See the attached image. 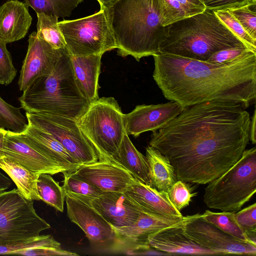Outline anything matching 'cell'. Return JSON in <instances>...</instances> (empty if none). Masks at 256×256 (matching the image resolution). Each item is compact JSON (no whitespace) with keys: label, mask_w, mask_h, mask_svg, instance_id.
<instances>
[{"label":"cell","mask_w":256,"mask_h":256,"mask_svg":"<svg viewBox=\"0 0 256 256\" xmlns=\"http://www.w3.org/2000/svg\"><path fill=\"white\" fill-rule=\"evenodd\" d=\"M152 77L164 98L184 107L222 100L247 108L256 98V54L220 65L178 56H152Z\"/></svg>","instance_id":"2"},{"label":"cell","mask_w":256,"mask_h":256,"mask_svg":"<svg viewBox=\"0 0 256 256\" xmlns=\"http://www.w3.org/2000/svg\"><path fill=\"white\" fill-rule=\"evenodd\" d=\"M0 168L10 176L18 191L26 198L40 200L36 182L40 174L26 168L18 162L5 156L0 159Z\"/></svg>","instance_id":"26"},{"label":"cell","mask_w":256,"mask_h":256,"mask_svg":"<svg viewBox=\"0 0 256 256\" xmlns=\"http://www.w3.org/2000/svg\"><path fill=\"white\" fill-rule=\"evenodd\" d=\"M184 108L173 101L136 106L132 112L124 114L126 133L128 136L138 137L144 132L160 129L178 116Z\"/></svg>","instance_id":"17"},{"label":"cell","mask_w":256,"mask_h":256,"mask_svg":"<svg viewBox=\"0 0 256 256\" xmlns=\"http://www.w3.org/2000/svg\"><path fill=\"white\" fill-rule=\"evenodd\" d=\"M214 11L220 20L244 42L246 48L256 52V40L253 39L246 32L228 10Z\"/></svg>","instance_id":"34"},{"label":"cell","mask_w":256,"mask_h":256,"mask_svg":"<svg viewBox=\"0 0 256 256\" xmlns=\"http://www.w3.org/2000/svg\"><path fill=\"white\" fill-rule=\"evenodd\" d=\"M168 198L179 212L189 205L191 198L196 194L192 193L191 188L186 182L178 180L168 192Z\"/></svg>","instance_id":"37"},{"label":"cell","mask_w":256,"mask_h":256,"mask_svg":"<svg viewBox=\"0 0 256 256\" xmlns=\"http://www.w3.org/2000/svg\"><path fill=\"white\" fill-rule=\"evenodd\" d=\"M85 197L112 228L132 224L144 211L124 192H106L97 198Z\"/></svg>","instance_id":"18"},{"label":"cell","mask_w":256,"mask_h":256,"mask_svg":"<svg viewBox=\"0 0 256 256\" xmlns=\"http://www.w3.org/2000/svg\"><path fill=\"white\" fill-rule=\"evenodd\" d=\"M112 158L128 170L136 178L150 186L146 157L136 148L127 134Z\"/></svg>","instance_id":"25"},{"label":"cell","mask_w":256,"mask_h":256,"mask_svg":"<svg viewBox=\"0 0 256 256\" xmlns=\"http://www.w3.org/2000/svg\"><path fill=\"white\" fill-rule=\"evenodd\" d=\"M100 6V8H107L117 0H97Z\"/></svg>","instance_id":"47"},{"label":"cell","mask_w":256,"mask_h":256,"mask_svg":"<svg viewBox=\"0 0 256 256\" xmlns=\"http://www.w3.org/2000/svg\"><path fill=\"white\" fill-rule=\"evenodd\" d=\"M182 6L186 18L201 13L206 6L201 0H178Z\"/></svg>","instance_id":"43"},{"label":"cell","mask_w":256,"mask_h":256,"mask_svg":"<svg viewBox=\"0 0 256 256\" xmlns=\"http://www.w3.org/2000/svg\"><path fill=\"white\" fill-rule=\"evenodd\" d=\"M6 44L0 40V84L6 86L12 82L17 73Z\"/></svg>","instance_id":"40"},{"label":"cell","mask_w":256,"mask_h":256,"mask_svg":"<svg viewBox=\"0 0 256 256\" xmlns=\"http://www.w3.org/2000/svg\"><path fill=\"white\" fill-rule=\"evenodd\" d=\"M7 130L0 126V159L4 157L2 150L4 146V140Z\"/></svg>","instance_id":"46"},{"label":"cell","mask_w":256,"mask_h":256,"mask_svg":"<svg viewBox=\"0 0 256 256\" xmlns=\"http://www.w3.org/2000/svg\"><path fill=\"white\" fill-rule=\"evenodd\" d=\"M72 172L103 192H124L138 180L112 158L80 166Z\"/></svg>","instance_id":"14"},{"label":"cell","mask_w":256,"mask_h":256,"mask_svg":"<svg viewBox=\"0 0 256 256\" xmlns=\"http://www.w3.org/2000/svg\"><path fill=\"white\" fill-rule=\"evenodd\" d=\"M2 152L4 156L38 174L54 175L68 172L65 167L32 146L21 133L7 130Z\"/></svg>","instance_id":"15"},{"label":"cell","mask_w":256,"mask_h":256,"mask_svg":"<svg viewBox=\"0 0 256 256\" xmlns=\"http://www.w3.org/2000/svg\"><path fill=\"white\" fill-rule=\"evenodd\" d=\"M240 102L214 100L185 107L152 132L149 146L166 156L178 180L208 184L241 158L250 141V118Z\"/></svg>","instance_id":"1"},{"label":"cell","mask_w":256,"mask_h":256,"mask_svg":"<svg viewBox=\"0 0 256 256\" xmlns=\"http://www.w3.org/2000/svg\"><path fill=\"white\" fill-rule=\"evenodd\" d=\"M256 53L246 47L230 48L215 52L207 62L220 65H230L236 63Z\"/></svg>","instance_id":"36"},{"label":"cell","mask_w":256,"mask_h":256,"mask_svg":"<svg viewBox=\"0 0 256 256\" xmlns=\"http://www.w3.org/2000/svg\"><path fill=\"white\" fill-rule=\"evenodd\" d=\"M66 48H54L36 32L31 33L18 80L20 90L24 92L36 78L50 74Z\"/></svg>","instance_id":"16"},{"label":"cell","mask_w":256,"mask_h":256,"mask_svg":"<svg viewBox=\"0 0 256 256\" xmlns=\"http://www.w3.org/2000/svg\"><path fill=\"white\" fill-rule=\"evenodd\" d=\"M26 116L28 124L52 134L80 166L98 160L97 152L80 130L76 120L46 112H26Z\"/></svg>","instance_id":"10"},{"label":"cell","mask_w":256,"mask_h":256,"mask_svg":"<svg viewBox=\"0 0 256 256\" xmlns=\"http://www.w3.org/2000/svg\"><path fill=\"white\" fill-rule=\"evenodd\" d=\"M203 196L209 208L236 212L256 192V148L245 150L239 160L208 184Z\"/></svg>","instance_id":"6"},{"label":"cell","mask_w":256,"mask_h":256,"mask_svg":"<svg viewBox=\"0 0 256 256\" xmlns=\"http://www.w3.org/2000/svg\"><path fill=\"white\" fill-rule=\"evenodd\" d=\"M162 24L165 26L186 18L178 0H159Z\"/></svg>","instance_id":"39"},{"label":"cell","mask_w":256,"mask_h":256,"mask_svg":"<svg viewBox=\"0 0 256 256\" xmlns=\"http://www.w3.org/2000/svg\"><path fill=\"white\" fill-rule=\"evenodd\" d=\"M206 9L212 10H230L240 7L254 0H201Z\"/></svg>","instance_id":"41"},{"label":"cell","mask_w":256,"mask_h":256,"mask_svg":"<svg viewBox=\"0 0 256 256\" xmlns=\"http://www.w3.org/2000/svg\"><path fill=\"white\" fill-rule=\"evenodd\" d=\"M12 184V180L0 172V192L8 189Z\"/></svg>","instance_id":"45"},{"label":"cell","mask_w":256,"mask_h":256,"mask_svg":"<svg viewBox=\"0 0 256 256\" xmlns=\"http://www.w3.org/2000/svg\"><path fill=\"white\" fill-rule=\"evenodd\" d=\"M32 18L28 6L18 0H9L0 7V40L7 44L27 34Z\"/></svg>","instance_id":"20"},{"label":"cell","mask_w":256,"mask_h":256,"mask_svg":"<svg viewBox=\"0 0 256 256\" xmlns=\"http://www.w3.org/2000/svg\"><path fill=\"white\" fill-rule=\"evenodd\" d=\"M235 212L238 223L246 233L249 241L256 244V204Z\"/></svg>","instance_id":"38"},{"label":"cell","mask_w":256,"mask_h":256,"mask_svg":"<svg viewBox=\"0 0 256 256\" xmlns=\"http://www.w3.org/2000/svg\"><path fill=\"white\" fill-rule=\"evenodd\" d=\"M102 55L72 56L76 84L83 96L91 102L98 98V79Z\"/></svg>","instance_id":"22"},{"label":"cell","mask_w":256,"mask_h":256,"mask_svg":"<svg viewBox=\"0 0 256 256\" xmlns=\"http://www.w3.org/2000/svg\"><path fill=\"white\" fill-rule=\"evenodd\" d=\"M21 134L32 146L68 172L74 171L80 166L60 142L44 130L28 124L26 130Z\"/></svg>","instance_id":"23"},{"label":"cell","mask_w":256,"mask_h":256,"mask_svg":"<svg viewBox=\"0 0 256 256\" xmlns=\"http://www.w3.org/2000/svg\"><path fill=\"white\" fill-rule=\"evenodd\" d=\"M146 154L150 186L168 193L178 180L173 166L166 156L150 146L146 148Z\"/></svg>","instance_id":"24"},{"label":"cell","mask_w":256,"mask_h":256,"mask_svg":"<svg viewBox=\"0 0 256 256\" xmlns=\"http://www.w3.org/2000/svg\"><path fill=\"white\" fill-rule=\"evenodd\" d=\"M76 121L98 159L112 158L126 134L124 114L112 97H102L90 102Z\"/></svg>","instance_id":"7"},{"label":"cell","mask_w":256,"mask_h":256,"mask_svg":"<svg viewBox=\"0 0 256 256\" xmlns=\"http://www.w3.org/2000/svg\"><path fill=\"white\" fill-rule=\"evenodd\" d=\"M62 174L64 179L62 186L65 192L91 198H97L103 192L96 187L74 174L72 172H64Z\"/></svg>","instance_id":"33"},{"label":"cell","mask_w":256,"mask_h":256,"mask_svg":"<svg viewBox=\"0 0 256 256\" xmlns=\"http://www.w3.org/2000/svg\"><path fill=\"white\" fill-rule=\"evenodd\" d=\"M33 204L17 188L0 192V246L30 240L50 228L37 214Z\"/></svg>","instance_id":"8"},{"label":"cell","mask_w":256,"mask_h":256,"mask_svg":"<svg viewBox=\"0 0 256 256\" xmlns=\"http://www.w3.org/2000/svg\"><path fill=\"white\" fill-rule=\"evenodd\" d=\"M18 100L26 112L52 114L76 120L90 103L76 84L66 48L51 72L36 78Z\"/></svg>","instance_id":"5"},{"label":"cell","mask_w":256,"mask_h":256,"mask_svg":"<svg viewBox=\"0 0 256 256\" xmlns=\"http://www.w3.org/2000/svg\"><path fill=\"white\" fill-rule=\"evenodd\" d=\"M182 221L150 234L148 238L150 248L168 254L218 255L216 252L202 247L188 236L184 230Z\"/></svg>","instance_id":"19"},{"label":"cell","mask_w":256,"mask_h":256,"mask_svg":"<svg viewBox=\"0 0 256 256\" xmlns=\"http://www.w3.org/2000/svg\"><path fill=\"white\" fill-rule=\"evenodd\" d=\"M124 193L140 208L152 214L160 216H182L170 202L167 192H159L138 180Z\"/></svg>","instance_id":"21"},{"label":"cell","mask_w":256,"mask_h":256,"mask_svg":"<svg viewBox=\"0 0 256 256\" xmlns=\"http://www.w3.org/2000/svg\"><path fill=\"white\" fill-rule=\"evenodd\" d=\"M37 190L40 200L60 212H64L66 193L50 174H40L36 182Z\"/></svg>","instance_id":"27"},{"label":"cell","mask_w":256,"mask_h":256,"mask_svg":"<svg viewBox=\"0 0 256 256\" xmlns=\"http://www.w3.org/2000/svg\"><path fill=\"white\" fill-rule=\"evenodd\" d=\"M20 108L14 107L0 96V126L16 133L26 130L28 122Z\"/></svg>","instance_id":"31"},{"label":"cell","mask_w":256,"mask_h":256,"mask_svg":"<svg viewBox=\"0 0 256 256\" xmlns=\"http://www.w3.org/2000/svg\"><path fill=\"white\" fill-rule=\"evenodd\" d=\"M166 28V37L160 44L158 53L207 62L220 50L246 47L210 10L182 19Z\"/></svg>","instance_id":"4"},{"label":"cell","mask_w":256,"mask_h":256,"mask_svg":"<svg viewBox=\"0 0 256 256\" xmlns=\"http://www.w3.org/2000/svg\"><path fill=\"white\" fill-rule=\"evenodd\" d=\"M58 25L72 56H102L116 48L106 8L84 18L59 22Z\"/></svg>","instance_id":"9"},{"label":"cell","mask_w":256,"mask_h":256,"mask_svg":"<svg viewBox=\"0 0 256 256\" xmlns=\"http://www.w3.org/2000/svg\"><path fill=\"white\" fill-rule=\"evenodd\" d=\"M256 110L254 109L252 118L250 120V140L252 144L256 143Z\"/></svg>","instance_id":"44"},{"label":"cell","mask_w":256,"mask_h":256,"mask_svg":"<svg viewBox=\"0 0 256 256\" xmlns=\"http://www.w3.org/2000/svg\"><path fill=\"white\" fill-rule=\"evenodd\" d=\"M256 0L245 6L228 10L246 32L256 40Z\"/></svg>","instance_id":"35"},{"label":"cell","mask_w":256,"mask_h":256,"mask_svg":"<svg viewBox=\"0 0 256 256\" xmlns=\"http://www.w3.org/2000/svg\"><path fill=\"white\" fill-rule=\"evenodd\" d=\"M186 234L203 248L218 255H256V244L240 240L204 220L202 214L183 216Z\"/></svg>","instance_id":"12"},{"label":"cell","mask_w":256,"mask_h":256,"mask_svg":"<svg viewBox=\"0 0 256 256\" xmlns=\"http://www.w3.org/2000/svg\"><path fill=\"white\" fill-rule=\"evenodd\" d=\"M67 216L84 232L92 246L110 252L114 238L112 226L90 204L85 196L65 192Z\"/></svg>","instance_id":"13"},{"label":"cell","mask_w":256,"mask_h":256,"mask_svg":"<svg viewBox=\"0 0 256 256\" xmlns=\"http://www.w3.org/2000/svg\"><path fill=\"white\" fill-rule=\"evenodd\" d=\"M36 248H62L61 244L52 236L40 235L34 238L18 244L0 246V254H19L22 251Z\"/></svg>","instance_id":"32"},{"label":"cell","mask_w":256,"mask_h":256,"mask_svg":"<svg viewBox=\"0 0 256 256\" xmlns=\"http://www.w3.org/2000/svg\"><path fill=\"white\" fill-rule=\"evenodd\" d=\"M83 0H24L25 4L36 13L64 18L70 16L72 10Z\"/></svg>","instance_id":"29"},{"label":"cell","mask_w":256,"mask_h":256,"mask_svg":"<svg viewBox=\"0 0 256 256\" xmlns=\"http://www.w3.org/2000/svg\"><path fill=\"white\" fill-rule=\"evenodd\" d=\"M182 216L156 215L144 210L132 225L120 228H112L114 238L110 252L139 254L149 252L151 248L148 238L163 228L177 224Z\"/></svg>","instance_id":"11"},{"label":"cell","mask_w":256,"mask_h":256,"mask_svg":"<svg viewBox=\"0 0 256 256\" xmlns=\"http://www.w3.org/2000/svg\"><path fill=\"white\" fill-rule=\"evenodd\" d=\"M19 254L24 256H76L75 252L68 251L60 248H36L22 251Z\"/></svg>","instance_id":"42"},{"label":"cell","mask_w":256,"mask_h":256,"mask_svg":"<svg viewBox=\"0 0 256 256\" xmlns=\"http://www.w3.org/2000/svg\"><path fill=\"white\" fill-rule=\"evenodd\" d=\"M37 36L55 48H66L64 36L58 25V17L44 13H36Z\"/></svg>","instance_id":"28"},{"label":"cell","mask_w":256,"mask_h":256,"mask_svg":"<svg viewBox=\"0 0 256 256\" xmlns=\"http://www.w3.org/2000/svg\"><path fill=\"white\" fill-rule=\"evenodd\" d=\"M106 9L118 55L139 61L158 53L166 37L159 0H117Z\"/></svg>","instance_id":"3"},{"label":"cell","mask_w":256,"mask_h":256,"mask_svg":"<svg viewBox=\"0 0 256 256\" xmlns=\"http://www.w3.org/2000/svg\"><path fill=\"white\" fill-rule=\"evenodd\" d=\"M235 212L224 211L218 212L206 210L202 216L206 221L226 232L240 240L250 242L244 230L236 220Z\"/></svg>","instance_id":"30"}]
</instances>
